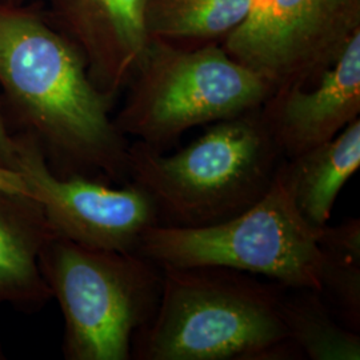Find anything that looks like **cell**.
<instances>
[{"label": "cell", "mask_w": 360, "mask_h": 360, "mask_svg": "<svg viewBox=\"0 0 360 360\" xmlns=\"http://www.w3.org/2000/svg\"><path fill=\"white\" fill-rule=\"evenodd\" d=\"M0 86L11 134L34 138L55 175L129 181V143L82 52L38 18L1 6Z\"/></svg>", "instance_id": "6da1fadb"}, {"label": "cell", "mask_w": 360, "mask_h": 360, "mask_svg": "<svg viewBox=\"0 0 360 360\" xmlns=\"http://www.w3.org/2000/svg\"><path fill=\"white\" fill-rule=\"evenodd\" d=\"M153 318L135 360H297L284 319L285 285L219 266L162 267Z\"/></svg>", "instance_id": "7a4b0ae2"}, {"label": "cell", "mask_w": 360, "mask_h": 360, "mask_svg": "<svg viewBox=\"0 0 360 360\" xmlns=\"http://www.w3.org/2000/svg\"><path fill=\"white\" fill-rule=\"evenodd\" d=\"M260 108L214 123L174 155L129 143V180L148 195L158 224H218L267 193L284 156Z\"/></svg>", "instance_id": "3957f363"}, {"label": "cell", "mask_w": 360, "mask_h": 360, "mask_svg": "<svg viewBox=\"0 0 360 360\" xmlns=\"http://www.w3.org/2000/svg\"><path fill=\"white\" fill-rule=\"evenodd\" d=\"M39 267L65 319L67 360H131L134 335L158 307L163 270L138 252L52 236Z\"/></svg>", "instance_id": "277c9868"}, {"label": "cell", "mask_w": 360, "mask_h": 360, "mask_svg": "<svg viewBox=\"0 0 360 360\" xmlns=\"http://www.w3.org/2000/svg\"><path fill=\"white\" fill-rule=\"evenodd\" d=\"M129 82L116 127L158 151L193 127L260 108L274 92L223 47L180 49L160 39H150Z\"/></svg>", "instance_id": "5b68a950"}, {"label": "cell", "mask_w": 360, "mask_h": 360, "mask_svg": "<svg viewBox=\"0 0 360 360\" xmlns=\"http://www.w3.org/2000/svg\"><path fill=\"white\" fill-rule=\"evenodd\" d=\"M318 230L297 210L281 166L267 193L239 215L199 229L155 224L136 252L159 267L219 266L319 292Z\"/></svg>", "instance_id": "8992f818"}, {"label": "cell", "mask_w": 360, "mask_h": 360, "mask_svg": "<svg viewBox=\"0 0 360 360\" xmlns=\"http://www.w3.org/2000/svg\"><path fill=\"white\" fill-rule=\"evenodd\" d=\"M360 30V0H254L223 50L274 91L307 84Z\"/></svg>", "instance_id": "52a82bcc"}, {"label": "cell", "mask_w": 360, "mask_h": 360, "mask_svg": "<svg viewBox=\"0 0 360 360\" xmlns=\"http://www.w3.org/2000/svg\"><path fill=\"white\" fill-rule=\"evenodd\" d=\"M16 169L11 193L38 202L56 236L79 245L136 252L144 231L158 224L148 195L132 181L111 184L86 176H58L27 134H13Z\"/></svg>", "instance_id": "ba28073f"}, {"label": "cell", "mask_w": 360, "mask_h": 360, "mask_svg": "<svg viewBox=\"0 0 360 360\" xmlns=\"http://www.w3.org/2000/svg\"><path fill=\"white\" fill-rule=\"evenodd\" d=\"M309 84L272 92L260 111L284 159L331 141L360 112V30Z\"/></svg>", "instance_id": "9c48e42d"}, {"label": "cell", "mask_w": 360, "mask_h": 360, "mask_svg": "<svg viewBox=\"0 0 360 360\" xmlns=\"http://www.w3.org/2000/svg\"><path fill=\"white\" fill-rule=\"evenodd\" d=\"M147 4L148 0H60L89 77L112 99L129 82L148 46Z\"/></svg>", "instance_id": "30bf717a"}, {"label": "cell", "mask_w": 360, "mask_h": 360, "mask_svg": "<svg viewBox=\"0 0 360 360\" xmlns=\"http://www.w3.org/2000/svg\"><path fill=\"white\" fill-rule=\"evenodd\" d=\"M55 236L38 202L0 191V304L35 314L52 299L39 255Z\"/></svg>", "instance_id": "8fae6325"}, {"label": "cell", "mask_w": 360, "mask_h": 360, "mask_svg": "<svg viewBox=\"0 0 360 360\" xmlns=\"http://www.w3.org/2000/svg\"><path fill=\"white\" fill-rule=\"evenodd\" d=\"M360 167V119L328 142L284 159V180L302 217L314 227L326 226L345 184Z\"/></svg>", "instance_id": "7c38bea8"}, {"label": "cell", "mask_w": 360, "mask_h": 360, "mask_svg": "<svg viewBox=\"0 0 360 360\" xmlns=\"http://www.w3.org/2000/svg\"><path fill=\"white\" fill-rule=\"evenodd\" d=\"M323 302L335 318L360 334V220L318 230Z\"/></svg>", "instance_id": "4fadbf2b"}, {"label": "cell", "mask_w": 360, "mask_h": 360, "mask_svg": "<svg viewBox=\"0 0 360 360\" xmlns=\"http://www.w3.org/2000/svg\"><path fill=\"white\" fill-rule=\"evenodd\" d=\"M284 319L302 359H360V334L335 318L319 292L285 287Z\"/></svg>", "instance_id": "5bb4252c"}, {"label": "cell", "mask_w": 360, "mask_h": 360, "mask_svg": "<svg viewBox=\"0 0 360 360\" xmlns=\"http://www.w3.org/2000/svg\"><path fill=\"white\" fill-rule=\"evenodd\" d=\"M254 0H148L150 39L210 40L227 37L251 11Z\"/></svg>", "instance_id": "9a60e30c"}, {"label": "cell", "mask_w": 360, "mask_h": 360, "mask_svg": "<svg viewBox=\"0 0 360 360\" xmlns=\"http://www.w3.org/2000/svg\"><path fill=\"white\" fill-rule=\"evenodd\" d=\"M16 141L8 129L0 104V167L16 169Z\"/></svg>", "instance_id": "2e32d148"}, {"label": "cell", "mask_w": 360, "mask_h": 360, "mask_svg": "<svg viewBox=\"0 0 360 360\" xmlns=\"http://www.w3.org/2000/svg\"><path fill=\"white\" fill-rule=\"evenodd\" d=\"M6 359V354H4V349H3V346H1V343H0V360Z\"/></svg>", "instance_id": "e0dca14e"}]
</instances>
